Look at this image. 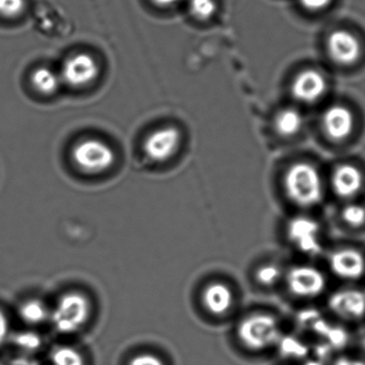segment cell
<instances>
[{"instance_id": "25", "label": "cell", "mask_w": 365, "mask_h": 365, "mask_svg": "<svg viewBox=\"0 0 365 365\" xmlns=\"http://www.w3.org/2000/svg\"><path fill=\"white\" fill-rule=\"evenodd\" d=\"M329 365H365V359L360 356L343 354L332 360Z\"/></svg>"}, {"instance_id": "20", "label": "cell", "mask_w": 365, "mask_h": 365, "mask_svg": "<svg viewBox=\"0 0 365 365\" xmlns=\"http://www.w3.org/2000/svg\"><path fill=\"white\" fill-rule=\"evenodd\" d=\"M21 319L29 324H40L47 319L46 306L38 300H30L21 306Z\"/></svg>"}, {"instance_id": "23", "label": "cell", "mask_w": 365, "mask_h": 365, "mask_svg": "<svg viewBox=\"0 0 365 365\" xmlns=\"http://www.w3.org/2000/svg\"><path fill=\"white\" fill-rule=\"evenodd\" d=\"M215 0H189V10L195 19L206 21L216 12Z\"/></svg>"}, {"instance_id": "12", "label": "cell", "mask_w": 365, "mask_h": 365, "mask_svg": "<svg viewBox=\"0 0 365 365\" xmlns=\"http://www.w3.org/2000/svg\"><path fill=\"white\" fill-rule=\"evenodd\" d=\"M328 54L336 64L349 66L357 61L361 53L359 41L346 30H336L327 42Z\"/></svg>"}, {"instance_id": "18", "label": "cell", "mask_w": 365, "mask_h": 365, "mask_svg": "<svg viewBox=\"0 0 365 365\" xmlns=\"http://www.w3.org/2000/svg\"><path fill=\"white\" fill-rule=\"evenodd\" d=\"M61 77L47 66H40L31 74V84L42 94H53L59 88Z\"/></svg>"}, {"instance_id": "28", "label": "cell", "mask_w": 365, "mask_h": 365, "mask_svg": "<svg viewBox=\"0 0 365 365\" xmlns=\"http://www.w3.org/2000/svg\"><path fill=\"white\" fill-rule=\"evenodd\" d=\"M9 334V321L6 314L0 310V345L6 341Z\"/></svg>"}, {"instance_id": "27", "label": "cell", "mask_w": 365, "mask_h": 365, "mask_svg": "<svg viewBox=\"0 0 365 365\" xmlns=\"http://www.w3.org/2000/svg\"><path fill=\"white\" fill-rule=\"evenodd\" d=\"M302 6L310 11H319L327 6L331 0H299Z\"/></svg>"}, {"instance_id": "3", "label": "cell", "mask_w": 365, "mask_h": 365, "mask_svg": "<svg viewBox=\"0 0 365 365\" xmlns=\"http://www.w3.org/2000/svg\"><path fill=\"white\" fill-rule=\"evenodd\" d=\"M323 267L339 285H361L365 281V249L359 244H329L322 256Z\"/></svg>"}, {"instance_id": "26", "label": "cell", "mask_w": 365, "mask_h": 365, "mask_svg": "<svg viewBox=\"0 0 365 365\" xmlns=\"http://www.w3.org/2000/svg\"><path fill=\"white\" fill-rule=\"evenodd\" d=\"M130 365H164L162 360L152 354H141L133 358Z\"/></svg>"}, {"instance_id": "8", "label": "cell", "mask_w": 365, "mask_h": 365, "mask_svg": "<svg viewBox=\"0 0 365 365\" xmlns=\"http://www.w3.org/2000/svg\"><path fill=\"white\" fill-rule=\"evenodd\" d=\"M90 315L89 300L79 293L62 296L51 314L53 326L61 334H70L81 329Z\"/></svg>"}, {"instance_id": "24", "label": "cell", "mask_w": 365, "mask_h": 365, "mask_svg": "<svg viewBox=\"0 0 365 365\" xmlns=\"http://www.w3.org/2000/svg\"><path fill=\"white\" fill-rule=\"evenodd\" d=\"M26 0H0V16L14 19L25 10Z\"/></svg>"}, {"instance_id": "11", "label": "cell", "mask_w": 365, "mask_h": 365, "mask_svg": "<svg viewBox=\"0 0 365 365\" xmlns=\"http://www.w3.org/2000/svg\"><path fill=\"white\" fill-rule=\"evenodd\" d=\"M98 74V66L92 56L85 53L71 56L64 61L61 81L72 87H83L94 81Z\"/></svg>"}, {"instance_id": "13", "label": "cell", "mask_w": 365, "mask_h": 365, "mask_svg": "<svg viewBox=\"0 0 365 365\" xmlns=\"http://www.w3.org/2000/svg\"><path fill=\"white\" fill-rule=\"evenodd\" d=\"M323 128L331 141H345L354 130L353 114L342 105L330 106L324 113Z\"/></svg>"}, {"instance_id": "10", "label": "cell", "mask_w": 365, "mask_h": 365, "mask_svg": "<svg viewBox=\"0 0 365 365\" xmlns=\"http://www.w3.org/2000/svg\"><path fill=\"white\" fill-rule=\"evenodd\" d=\"M181 139V133L175 126L158 129L145 139V154L154 162H166L179 149Z\"/></svg>"}, {"instance_id": "5", "label": "cell", "mask_w": 365, "mask_h": 365, "mask_svg": "<svg viewBox=\"0 0 365 365\" xmlns=\"http://www.w3.org/2000/svg\"><path fill=\"white\" fill-rule=\"evenodd\" d=\"M324 300L334 321L344 326L365 323V289L361 285H339Z\"/></svg>"}, {"instance_id": "4", "label": "cell", "mask_w": 365, "mask_h": 365, "mask_svg": "<svg viewBox=\"0 0 365 365\" xmlns=\"http://www.w3.org/2000/svg\"><path fill=\"white\" fill-rule=\"evenodd\" d=\"M331 279L317 261H302L285 270L284 283L292 297L302 302L324 300L329 293Z\"/></svg>"}, {"instance_id": "15", "label": "cell", "mask_w": 365, "mask_h": 365, "mask_svg": "<svg viewBox=\"0 0 365 365\" xmlns=\"http://www.w3.org/2000/svg\"><path fill=\"white\" fill-rule=\"evenodd\" d=\"M338 223L351 233L365 231V199H354L339 204L336 212Z\"/></svg>"}, {"instance_id": "7", "label": "cell", "mask_w": 365, "mask_h": 365, "mask_svg": "<svg viewBox=\"0 0 365 365\" xmlns=\"http://www.w3.org/2000/svg\"><path fill=\"white\" fill-rule=\"evenodd\" d=\"M283 334L278 319L274 315L263 313L247 317L238 327V336L242 344L255 351L277 346Z\"/></svg>"}, {"instance_id": "9", "label": "cell", "mask_w": 365, "mask_h": 365, "mask_svg": "<svg viewBox=\"0 0 365 365\" xmlns=\"http://www.w3.org/2000/svg\"><path fill=\"white\" fill-rule=\"evenodd\" d=\"M72 158L83 173L101 174L113 166L115 156L104 141L89 139L73 148Z\"/></svg>"}, {"instance_id": "14", "label": "cell", "mask_w": 365, "mask_h": 365, "mask_svg": "<svg viewBox=\"0 0 365 365\" xmlns=\"http://www.w3.org/2000/svg\"><path fill=\"white\" fill-rule=\"evenodd\" d=\"M327 89V81L323 74L315 70H304L296 76L292 92L297 100L312 103L319 100Z\"/></svg>"}, {"instance_id": "22", "label": "cell", "mask_w": 365, "mask_h": 365, "mask_svg": "<svg viewBox=\"0 0 365 365\" xmlns=\"http://www.w3.org/2000/svg\"><path fill=\"white\" fill-rule=\"evenodd\" d=\"M277 346L280 349L281 354L285 357L300 358L304 359L307 356V346L299 340L291 336H285L283 334L282 338L279 341Z\"/></svg>"}, {"instance_id": "2", "label": "cell", "mask_w": 365, "mask_h": 365, "mask_svg": "<svg viewBox=\"0 0 365 365\" xmlns=\"http://www.w3.org/2000/svg\"><path fill=\"white\" fill-rule=\"evenodd\" d=\"M285 237L304 261H317L327 250L326 225L317 212H298L285 225Z\"/></svg>"}, {"instance_id": "29", "label": "cell", "mask_w": 365, "mask_h": 365, "mask_svg": "<svg viewBox=\"0 0 365 365\" xmlns=\"http://www.w3.org/2000/svg\"><path fill=\"white\" fill-rule=\"evenodd\" d=\"M152 1L158 6H170L179 2L180 0H152Z\"/></svg>"}, {"instance_id": "17", "label": "cell", "mask_w": 365, "mask_h": 365, "mask_svg": "<svg viewBox=\"0 0 365 365\" xmlns=\"http://www.w3.org/2000/svg\"><path fill=\"white\" fill-rule=\"evenodd\" d=\"M304 124L302 114L295 109L281 111L274 119V130L282 137H293L300 132Z\"/></svg>"}, {"instance_id": "6", "label": "cell", "mask_w": 365, "mask_h": 365, "mask_svg": "<svg viewBox=\"0 0 365 365\" xmlns=\"http://www.w3.org/2000/svg\"><path fill=\"white\" fill-rule=\"evenodd\" d=\"M328 197L336 203L365 199V171L351 161L339 163L326 174Z\"/></svg>"}, {"instance_id": "1", "label": "cell", "mask_w": 365, "mask_h": 365, "mask_svg": "<svg viewBox=\"0 0 365 365\" xmlns=\"http://www.w3.org/2000/svg\"><path fill=\"white\" fill-rule=\"evenodd\" d=\"M283 191L298 212H317L328 199L326 174L310 161H297L283 175Z\"/></svg>"}, {"instance_id": "19", "label": "cell", "mask_w": 365, "mask_h": 365, "mask_svg": "<svg viewBox=\"0 0 365 365\" xmlns=\"http://www.w3.org/2000/svg\"><path fill=\"white\" fill-rule=\"evenodd\" d=\"M285 270L276 264H268L259 268L257 272V280L265 287H274L284 280Z\"/></svg>"}, {"instance_id": "21", "label": "cell", "mask_w": 365, "mask_h": 365, "mask_svg": "<svg viewBox=\"0 0 365 365\" xmlns=\"http://www.w3.org/2000/svg\"><path fill=\"white\" fill-rule=\"evenodd\" d=\"M53 365H85L83 355L72 347L62 346L55 349L51 356Z\"/></svg>"}, {"instance_id": "16", "label": "cell", "mask_w": 365, "mask_h": 365, "mask_svg": "<svg viewBox=\"0 0 365 365\" xmlns=\"http://www.w3.org/2000/svg\"><path fill=\"white\" fill-rule=\"evenodd\" d=\"M204 306L212 315L221 316L229 312L233 304V293L229 286L223 283H212L203 291Z\"/></svg>"}]
</instances>
